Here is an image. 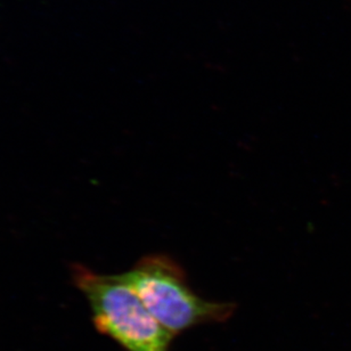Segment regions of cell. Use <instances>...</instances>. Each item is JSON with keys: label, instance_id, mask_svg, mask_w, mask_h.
<instances>
[{"label": "cell", "instance_id": "1", "mask_svg": "<svg viewBox=\"0 0 351 351\" xmlns=\"http://www.w3.org/2000/svg\"><path fill=\"white\" fill-rule=\"evenodd\" d=\"M122 275L156 321L175 337L199 325L228 321L237 309L232 302L209 301L197 295L182 266L167 254L143 257Z\"/></svg>", "mask_w": 351, "mask_h": 351}, {"label": "cell", "instance_id": "2", "mask_svg": "<svg viewBox=\"0 0 351 351\" xmlns=\"http://www.w3.org/2000/svg\"><path fill=\"white\" fill-rule=\"evenodd\" d=\"M75 280L101 333L125 351H170L175 335L156 321L122 274L101 275L79 266Z\"/></svg>", "mask_w": 351, "mask_h": 351}]
</instances>
